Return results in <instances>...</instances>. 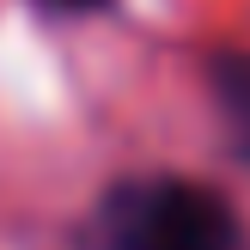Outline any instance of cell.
<instances>
[{"label":"cell","instance_id":"1","mask_svg":"<svg viewBox=\"0 0 250 250\" xmlns=\"http://www.w3.org/2000/svg\"><path fill=\"white\" fill-rule=\"evenodd\" d=\"M98 238L104 250H238V214L189 177H146L110 189Z\"/></svg>","mask_w":250,"mask_h":250},{"label":"cell","instance_id":"2","mask_svg":"<svg viewBox=\"0 0 250 250\" xmlns=\"http://www.w3.org/2000/svg\"><path fill=\"white\" fill-rule=\"evenodd\" d=\"M208 80H214V98H220V110H226V122H232L238 153L250 159V49L244 55H220Z\"/></svg>","mask_w":250,"mask_h":250},{"label":"cell","instance_id":"3","mask_svg":"<svg viewBox=\"0 0 250 250\" xmlns=\"http://www.w3.org/2000/svg\"><path fill=\"white\" fill-rule=\"evenodd\" d=\"M43 6H55V12H98L104 0H43Z\"/></svg>","mask_w":250,"mask_h":250}]
</instances>
